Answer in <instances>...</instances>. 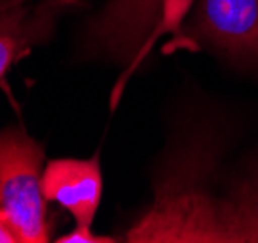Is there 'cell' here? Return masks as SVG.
I'll use <instances>...</instances> for the list:
<instances>
[{"instance_id": "obj_1", "label": "cell", "mask_w": 258, "mask_h": 243, "mask_svg": "<svg viewBox=\"0 0 258 243\" xmlns=\"http://www.w3.org/2000/svg\"><path fill=\"white\" fill-rule=\"evenodd\" d=\"M194 0H107L84 33V53L126 68L128 76L154 49L157 39L173 31Z\"/></svg>"}, {"instance_id": "obj_2", "label": "cell", "mask_w": 258, "mask_h": 243, "mask_svg": "<svg viewBox=\"0 0 258 243\" xmlns=\"http://www.w3.org/2000/svg\"><path fill=\"white\" fill-rule=\"evenodd\" d=\"M258 243V144L239 167L202 192L171 233V243Z\"/></svg>"}, {"instance_id": "obj_3", "label": "cell", "mask_w": 258, "mask_h": 243, "mask_svg": "<svg viewBox=\"0 0 258 243\" xmlns=\"http://www.w3.org/2000/svg\"><path fill=\"white\" fill-rule=\"evenodd\" d=\"M43 146L24 128L0 130V216L18 243L49 241Z\"/></svg>"}, {"instance_id": "obj_4", "label": "cell", "mask_w": 258, "mask_h": 243, "mask_svg": "<svg viewBox=\"0 0 258 243\" xmlns=\"http://www.w3.org/2000/svg\"><path fill=\"white\" fill-rule=\"evenodd\" d=\"M192 29L223 61L258 72V0H194Z\"/></svg>"}, {"instance_id": "obj_5", "label": "cell", "mask_w": 258, "mask_h": 243, "mask_svg": "<svg viewBox=\"0 0 258 243\" xmlns=\"http://www.w3.org/2000/svg\"><path fill=\"white\" fill-rule=\"evenodd\" d=\"M43 195L47 201L60 205L68 210L76 228L60 235V243H111L113 237L97 235L91 231L93 218L97 214V208L101 203L103 192V177L99 158L93 156L88 160L76 158H62L52 160L43 169Z\"/></svg>"}, {"instance_id": "obj_6", "label": "cell", "mask_w": 258, "mask_h": 243, "mask_svg": "<svg viewBox=\"0 0 258 243\" xmlns=\"http://www.w3.org/2000/svg\"><path fill=\"white\" fill-rule=\"evenodd\" d=\"M76 0H12L0 4V80L35 45L51 35L56 18Z\"/></svg>"}, {"instance_id": "obj_7", "label": "cell", "mask_w": 258, "mask_h": 243, "mask_svg": "<svg viewBox=\"0 0 258 243\" xmlns=\"http://www.w3.org/2000/svg\"><path fill=\"white\" fill-rule=\"evenodd\" d=\"M18 243V239H16V235L12 233V230L6 226V222L2 220V216H0V243Z\"/></svg>"}]
</instances>
